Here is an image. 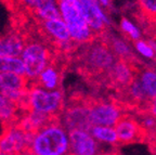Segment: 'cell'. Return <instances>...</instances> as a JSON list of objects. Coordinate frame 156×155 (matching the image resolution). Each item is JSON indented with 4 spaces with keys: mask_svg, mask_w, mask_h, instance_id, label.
<instances>
[{
    "mask_svg": "<svg viewBox=\"0 0 156 155\" xmlns=\"http://www.w3.org/2000/svg\"><path fill=\"white\" fill-rule=\"evenodd\" d=\"M60 81H61V74L58 67L53 62L48 67L44 68L39 77L30 84L37 85L46 90H58V88L60 87Z\"/></svg>",
    "mask_w": 156,
    "mask_h": 155,
    "instance_id": "obj_17",
    "label": "cell"
},
{
    "mask_svg": "<svg viewBox=\"0 0 156 155\" xmlns=\"http://www.w3.org/2000/svg\"><path fill=\"white\" fill-rule=\"evenodd\" d=\"M36 111L52 118H58L64 110V96L60 90H46L29 84L27 111Z\"/></svg>",
    "mask_w": 156,
    "mask_h": 155,
    "instance_id": "obj_4",
    "label": "cell"
},
{
    "mask_svg": "<svg viewBox=\"0 0 156 155\" xmlns=\"http://www.w3.org/2000/svg\"><path fill=\"white\" fill-rule=\"evenodd\" d=\"M139 121H140V124H141L142 128L144 129V131H145L147 135H149L150 132H152L154 127L156 126V118L153 115L150 114L149 112L143 113V114L141 115V117H140Z\"/></svg>",
    "mask_w": 156,
    "mask_h": 155,
    "instance_id": "obj_25",
    "label": "cell"
},
{
    "mask_svg": "<svg viewBox=\"0 0 156 155\" xmlns=\"http://www.w3.org/2000/svg\"><path fill=\"white\" fill-rule=\"evenodd\" d=\"M58 119L68 131L92 128L90 121V104L86 102H74L66 106L58 116Z\"/></svg>",
    "mask_w": 156,
    "mask_h": 155,
    "instance_id": "obj_8",
    "label": "cell"
},
{
    "mask_svg": "<svg viewBox=\"0 0 156 155\" xmlns=\"http://www.w3.org/2000/svg\"><path fill=\"white\" fill-rule=\"evenodd\" d=\"M133 50L136 53L139 54L141 58L149 61H154L156 56V52L151 46L149 40H143L140 39L138 41L133 42Z\"/></svg>",
    "mask_w": 156,
    "mask_h": 155,
    "instance_id": "obj_23",
    "label": "cell"
},
{
    "mask_svg": "<svg viewBox=\"0 0 156 155\" xmlns=\"http://www.w3.org/2000/svg\"><path fill=\"white\" fill-rule=\"evenodd\" d=\"M21 58L25 64V76L29 82L35 81L44 68L54 62L46 42L35 38L25 39V47Z\"/></svg>",
    "mask_w": 156,
    "mask_h": 155,
    "instance_id": "obj_3",
    "label": "cell"
},
{
    "mask_svg": "<svg viewBox=\"0 0 156 155\" xmlns=\"http://www.w3.org/2000/svg\"><path fill=\"white\" fill-rule=\"evenodd\" d=\"M119 26L122 32L124 33V35H126L130 40L138 41L141 39L142 37V32L138 25L134 22H132L131 20L129 19H122L119 23Z\"/></svg>",
    "mask_w": 156,
    "mask_h": 155,
    "instance_id": "obj_22",
    "label": "cell"
},
{
    "mask_svg": "<svg viewBox=\"0 0 156 155\" xmlns=\"http://www.w3.org/2000/svg\"><path fill=\"white\" fill-rule=\"evenodd\" d=\"M38 24L47 40L55 45L58 50L67 52L71 51L76 45L72 40L68 26L62 17L47 20V21H38Z\"/></svg>",
    "mask_w": 156,
    "mask_h": 155,
    "instance_id": "obj_7",
    "label": "cell"
},
{
    "mask_svg": "<svg viewBox=\"0 0 156 155\" xmlns=\"http://www.w3.org/2000/svg\"><path fill=\"white\" fill-rule=\"evenodd\" d=\"M143 91L147 101L151 102L156 98V68L145 67L136 72L134 77Z\"/></svg>",
    "mask_w": 156,
    "mask_h": 155,
    "instance_id": "obj_16",
    "label": "cell"
},
{
    "mask_svg": "<svg viewBox=\"0 0 156 155\" xmlns=\"http://www.w3.org/2000/svg\"><path fill=\"white\" fill-rule=\"evenodd\" d=\"M90 132L93 136V138L100 143V144H105V146H110L119 144L115 127L92 126V128L90 129Z\"/></svg>",
    "mask_w": 156,
    "mask_h": 155,
    "instance_id": "obj_18",
    "label": "cell"
},
{
    "mask_svg": "<svg viewBox=\"0 0 156 155\" xmlns=\"http://www.w3.org/2000/svg\"><path fill=\"white\" fill-rule=\"evenodd\" d=\"M111 50L113 51V53L115 54L116 58H118L119 60L128 61L130 62L131 59L133 58V50H132L131 45L124 38L120 37H112L108 42Z\"/></svg>",
    "mask_w": 156,
    "mask_h": 155,
    "instance_id": "obj_19",
    "label": "cell"
},
{
    "mask_svg": "<svg viewBox=\"0 0 156 155\" xmlns=\"http://www.w3.org/2000/svg\"><path fill=\"white\" fill-rule=\"evenodd\" d=\"M124 115L122 109L114 102L100 101L90 104V121L92 126L115 127Z\"/></svg>",
    "mask_w": 156,
    "mask_h": 155,
    "instance_id": "obj_9",
    "label": "cell"
},
{
    "mask_svg": "<svg viewBox=\"0 0 156 155\" xmlns=\"http://www.w3.org/2000/svg\"><path fill=\"white\" fill-rule=\"evenodd\" d=\"M154 61H155V62H156V56H155V60H154Z\"/></svg>",
    "mask_w": 156,
    "mask_h": 155,
    "instance_id": "obj_33",
    "label": "cell"
},
{
    "mask_svg": "<svg viewBox=\"0 0 156 155\" xmlns=\"http://www.w3.org/2000/svg\"><path fill=\"white\" fill-rule=\"evenodd\" d=\"M120 144H130L138 142L147 135L142 128L139 119L131 115L125 114L115 126Z\"/></svg>",
    "mask_w": 156,
    "mask_h": 155,
    "instance_id": "obj_12",
    "label": "cell"
},
{
    "mask_svg": "<svg viewBox=\"0 0 156 155\" xmlns=\"http://www.w3.org/2000/svg\"><path fill=\"white\" fill-rule=\"evenodd\" d=\"M155 100H156V98H155Z\"/></svg>",
    "mask_w": 156,
    "mask_h": 155,
    "instance_id": "obj_34",
    "label": "cell"
},
{
    "mask_svg": "<svg viewBox=\"0 0 156 155\" xmlns=\"http://www.w3.org/2000/svg\"><path fill=\"white\" fill-rule=\"evenodd\" d=\"M28 155H69V131L58 118L33 133Z\"/></svg>",
    "mask_w": 156,
    "mask_h": 155,
    "instance_id": "obj_1",
    "label": "cell"
},
{
    "mask_svg": "<svg viewBox=\"0 0 156 155\" xmlns=\"http://www.w3.org/2000/svg\"><path fill=\"white\" fill-rule=\"evenodd\" d=\"M81 10L94 35H101L108 25V17L98 0H80Z\"/></svg>",
    "mask_w": 156,
    "mask_h": 155,
    "instance_id": "obj_11",
    "label": "cell"
},
{
    "mask_svg": "<svg viewBox=\"0 0 156 155\" xmlns=\"http://www.w3.org/2000/svg\"><path fill=\"white\" fill-rule=\"evenodd\" d=\"M61 17L68 26L72 40L76 45L93 41L95 35L90 28L81 10L80 0H58Z\"/></svg>",
    "mask_w": 156,
    "mask_h": 155,
    "instance_id": "obj_2",
    "label": "cell"
},
{
    "mask_svg": "<svg viewBox=\"0 0 156 155\" xmlns=\"http://www.w3.org/2000/svg\"><path fill=\"white\" fill-rule=\"evenodd\" d=\"M52 117L36 111H23L22 116L17 118L16 125L29 133H35L52 121Z\"/></svg>",
    "mask_w": 156,
    "mask_h": 155,
    "instance_id": "obj_15",
    "label": "cell"
},
{
    "mask_svg": "<svg viewBox=\"0 0 156 155\" xmlns=\"http://www.w3.org/2000/svg\"><path fill=\"white\" fill-rule=\"evenodd\" d=\"M19 1H20V3L22 5L23 8L29 10L30 12L35 13V11H36V9L38 8L39 3H40L41 0H19Z\"/></svg>",
    "mask_w": 156,
    "mask_h": 155,
    "instance_id": "obj_26",
    "label": "cell"
},
{
    "mask_svg": "<svg viewBox=\"0 0 156 155\" xmlns=\"http://www.w3.org/2000/svg\"><path fill=\"white\" fill-rule=\"evenodd\" d=\"M69 155H101V144L90 130L69 131Z\"/></svg>",
    "mask_w": 156,
    "mask_h": 155,
    "instance_id": "obj_10",
    "label": "cell"
},
{
    "mask_svg": "<svg viewBox=\"0 0 156 155\" xmlns=\"http://www.w3.org/2000/svg\"><path fill=\"white\" fill-rule=\"evenodd\" d=\"M153 153L154 155H156V142L153 143Z\"/></svg>",
    "mask_w": 156,
    "mask_h": 155,
    "instance_id": "obj_31",
    "label": "cell"
},
{
    "mask_svg": "<svg viewBox=\"0 0 156 155\" xmlns=\"http://www.w3.org/2000/svg\"><path fill=\"white\" fill-rule=\"evenodd\" d=\"M25 47V37L16 32L0 37V58L21 56Z\"/></svg>",
    "mask_w": 156,
    "mask_h": 155,
    "instance_id": "obj_14",
    "label": "cell"
},
{
    "mask_svg": "<svg viewBox=\"0 0 156 155\" xmlns=\"http://www.w3.org/2000/svg\"><path fill=\"white\" fill-rule=\"evenodd\" d=\"M99 1V3H100L102 7H108L110 5V0H98Z\"/></svg>",
    "mask_w": 156,
    "mask_h": 155,
    "instance_id": "obj_30",
    "label": "cell"
},
{
    "mask_svg": "<svg viewBox=\"0 0 156 155\" xmlns=\"http://www.w3.org/2000/svg\"><path fill=\"white\" fill-rule=\"evenodd\" d=\"M33 133L22 129L19 125L8 127L0 136V155H23L28 152Z\"/></svg>",
    "mask_w": 156,
    "mask_h": 155,
    "instance_id": "obj_6",
    "label": "cell"
},
{
    "mask_svg": "<svg viewBox=\"0 0 156 155\" xmlns=\"http://www.w3.org/2000/svg\"><path fill=\"white\" fill-rule=\"evenodd\" d=\"M140 10L153 22L156 21V0H138Z\"/></svg>",
    "mask_w": 156,
    "mask_h": 155,
    "instance_id": "obj_24",
    "label": "cell"
},
{
    "mask_svg": "<svg viewBox=\"0 0 156 155\" xmlns=\"http://www.w3.org/2000/svg\"><path fill=\"white\" fill-rule=\"evenodd\" d=\"M34 14L37 17V21H47L61 17L58 0H41Z\"/></svg>",
    "mask_w": 156,
    "mask_h": 155,
    "instance_id": "obj_20",
    "label": "cell"
},
{
    "mask_svg": "<svg viewBox=\"0 0 156 155\" xmlns=\"http://www.w3.org/2000/svg\"><path fill=\"white\" fill-rule=\"evenodd\" d=\"M149 136L152 138L153 142H156V126L154 127V129L152 130V132H150V133H149Z\"/></svg>",
    "mask_w": 156,
    "mask_h": 155,
    "instance_id": "obj_29",
    "label": "cell"
},
{
    "mask_svg": "<svg viewBox=\"0 0 156 155\" xmlns=\"http://www.w3.org/2000/svg\"><path fill=\"white\" fill-rule=\"evenodd\" d=\"M154 24H155V29H156V21H155V22H154Z\"/></svg>",
    "mask_w": 156,
    "mask_h": 155,
    "instance_id": "obj_32",
    "label": "cell"
},
{
    "mask_svg": "<svg viewBox=\"0 0 156 155\" xmlns=\"http://www.w3.org/2000/svg\"><path fill=\"white\" fill-rule=\"evenodd\" d=\"M8 101H9V100H8L7 98H5V96L2 95V92L0 91V109H1V107H2L3 105L7 104Z\"/></svg>",
    "mask_w": 156,
    "mask_h": 155,
    "instance_id": "obj_28",
    "label": "cell"
},
{
    "mask_svg": "<svg viewBox=\"0 0 156 155\" xmlns=\"http://www.w3.org/2000/svg\"><path fill=\"white\" fill-rule=\"evenodd\" d=\"M83 67L91 74L107 73L116 63V56L110 46L103 41H91L86 44L80 54Z\"/></svg>",
    "mask_w": 156,
    "mask_h": 155,
    "instance_id": "obj_5",
    "label": "cell"
},
{
    "mask_svg": "<svg viewBox=\"0 0 156 155\" xmlns=\"http://www.w3.org/2000/svg\"><path fill=\"white\" fill-rule=\"evenodd\" d=\"M136 75L134 67L130 62L124 60L116 61L113 67L107 72V76L114 86L127 88L132 82Z\"/></svg>",
    "mask_w": 156,
    "mask_h": 155,
    "instance_id": "obj_13",
    "label": "cell"
},
{
    "mask_svg": "<svg viewBox=\"0 0 156 155\" xmlns=\"http://www.w3.org/2000/svg\"><path fill=\"white\" fill-rule=\"evenodd\" d=\"M146 107H147V111L146 112H149L150 114L153 115V116L156 118V100L155 99L152 100L149 104H147V106Z\"/></svg>",
    "mask_w": 156,
    "mask_h": 155,
    "instance_id": "obj_27",
    "label": "cell"
},
{
    "mask_svg": "<svg viewBox=\"0 0 156 155\" xmlns=\"http://www.w3.org/2000/svg\"><path fill=\"white\" fill-rule=\"evenodd\" d=\"M0 73H13L25 76V64L22 58H0Z\"/></svg>",
    "mask_w": 156,
    "mask_h": 155,
    "instance_id": "obj_21",
    "label": "cell"
}]
</instances>
